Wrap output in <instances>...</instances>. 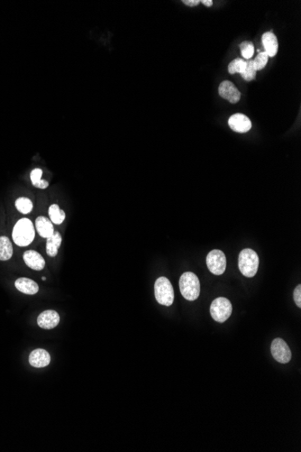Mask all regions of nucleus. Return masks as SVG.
Returning <instances> with one entry per match:
<instances>
[{
	"label": "nucleus",
	"mask_w": 301,
	"mask_h": 452,
	"mask_svg": "<svg viewBox=\"0 0 301 452\" xmlns=\"http://www.w3.org/2000/svg\"><path fill=\"white\" fill-rule=\"evenodd\" d=\"M34 236V227L30 219H20L14 225L12 238L19 247H26L30 245L32 242Z\"/></svg>",
	"instance_id": "f257e3e1"
},
{
	"label": "nucleus",
	"mask_w": 301,
	"mask_h": 452,
	"mask_svg": "<svg viewBox=\"0 0 301 452\" xmlns=\"http://www.w3.org/2000/svg\"><path fill=\"white\" fill-rule=\"evenodd\" d=\"M180 290L188 301H195L200 294V283L196 274L186 272L180 278Z\"/></svg>",
	"instance_id": "f03ea898"
},
{
	"label": "nucleus",
	"mask_w": 301,
	"mask_h": 452,
	"mask_svg": "<svg viewBox=\"0 0 301 452\" xmlns=\"http://www.w3.org/2000/svg\"><path fill=\"white\" fill-rule=\"evenodd\" d=\"M238 266L242 275L249 278L254 277L259 267V256L252 249H242L239 254Z\"/></svg>",
	"instance_id": "7ed1b4c3"
},
{
	"label": "nucleus",
	"mask_w": 301,
	"mask_h": 452,
	"mask_svg": "<svg viewBox=\"0 0 301 452\" xmlns=\"http://www.w3.org/2000/svg\"><path fill=\"white\" fill-rule=\"evenodd\" d=\"M156 301L162 305L170 306L174 301V287L166 277H159L154 283Z\"/></svg>",
	"instance_id": "20e7f679"
},
{
	"label": "nucleus",
	"mask_w": 301,
	"mask_h": 452,
	"mask_svg": "<svg viewBox=\"0 0 301 452\" xmlns=\"http://www.w3.org/2000/svg\"><path fill=\"white\" fill-rule=\"evenodd\" d=\"M233 307L228 299L218 297L212 301L210 306V313L216 321L223 323L232 314Z\"/></svg>",
	"instance_id": "39448f33"
},
{
	"label": "nucleus",
	"mask_w": 301,
	"mask_h": 452,
	"mask_svg": "<svg viewBox=\"0 0 301 452\" xmlns=\"http://www.w3.org/2000/svg\"><path fill=\"white\" fill-rule=\"evenodd\" d=\"M206 265L212 274L221 275L226 268V258L223 251L214 249L206 256Z\"/></svg>",
	"instance_id": "423d86ee"
},
{
	"label": "nucleus",
	"mask_w": 301,
	"mask_h": 452,
	"mask_svg": "<svg viewBox=\"0 0 301 452\" xmlns=\"http://www.w3.org/2000/svg\"><path fill=\"white\" fill-rule=\"evenodd\" d=\"M270 352L274 359L282 364H287L292 359V351L282 338H275L272 342Z\"/></svg>",
	"instance_id": "0eeeda50"
},
{
	"label": "nucleus",
	"mask_w": 301,
	"mask_h": 452,
	"mask_svg": "<svg viewBox=\"0 0 301 452\" xmlns=\"http://www.w3.org/2000/svg\"><path fill=\"white\" fill-rule=\"evenodd\" d=\"M218 93L220 97L228 101L232 104H236L241 99V92L238 91L234 84L229 81H224L219 85Z\"/></svg>",
	"instance_id": "6e6552de"
},
{
	"label": "nucleus",
	"mask_w": 301,
	"mask_h": 452,
	"mask_svg": "<svg viewBox=\"0 0 301 452\" xmlns=\"http://www.w3.org/2000/svg\"><path fill=\"white\" fill-rule=\"evenodd\" d=\"M230 128L236 133H246L252 128V122L246 115L234 114L228 120Z\"/></svg>",
	"instance_id": "1a4fd4ad"
},
{
	"label": "nucleus",
	"mask_w": 301,
	"mask_h": 452,
	"mask_svg": "<svg viewBox=\"0 0 301 452\" xmlns=\"http://www.w3.org/2000/svg\"><path fill=\"white\" fill-rule=\"evenodd\" d=\"M60 322V316L55 311H44L37 318V323L42 329H52L57 327Z\"/></svg>",
	"instance_id": "9d476101"
},
{
	"label": "nucleus",
	"mask_w": 301,
	"mask_h": 452,
	"mask_svg": "<svg viewBox=\"0 0 301 452\" xmlns=\"http://www.w3.org/2000/svg\"><path fill=\"white\" fill-rule=\"evenodd\" d=\"M50 354L46 349H34L29 356V364L36 368L46 367L50 364Z\"/></svg>",
	"instance_id": "9b49d317"
},
{
	"label": "nucleus",
	"mask_w": 301,
	"mask_h": 452,
	"mask_svg": "<svg viewBox=\"0 0 301 452\" xmlns=\"http://www.w3.org/2000/svg\"><path fill=\"white\" fill-rule=\"evenodd\" d=\"M23 258L26 265L32 270L41 271L46 266V260L44 259V257L34 250H28L24 252Z\"/></svg>",
	"instance_id": "f8f14e48"
},
{
	"label": "nucleus",
	"mask_w": 301,
	"mask_h": 452,
	"mask_svg": "<svg viewBox=\"0 0 301 452\" xmlns=\"http://www.w3.org/2000/svg\"><path fill=\"white\" fill-rule=\"evenodd\" d=\"M262 41L264 46L265 53L269 57H274L277 55L278 49V40L274 33L267 32L264 34Z\"/></svg>",
	"instance_id": "ddd939ff"
},
{
	"label": "nucleus",
	"mask_w": 301,
	"mask_h": 452,
	"mask_svg": "<svg viewBox=\"0 0 301 452\" xmlns=\"http://www.w3.org/2000/svg\"><path fill=\"white\" fill-rule=\"evenodd\" d=\"M36 227L37 232L42 238H50L54 233V225L52 223L50 219H47L46 217H42V216L38 217L36 219Z\"/></svg>",
	"instance_id": "4468645a"
},
{
	"label": "nucleus",
	"mask_w": 301,
	"mask_h": 452,
	"mask_svg": "<svg viewBox=\"0 0 301 452\" xmlns=\"http://www.w3.org/2000/svg\"><path fill=\"white\" fill-rule=\"evenodd\" d=\"M14 285L19 292H23L26 294L32 295V294L37 293L39 291L38 284L34 281L29 278L22 277V278L18 279L14 283Z\"/></svg>",
	"instance_id": "2eb2a0df"
},
{
	"label": "nucleus",
	"mask_w": 301,
	"mask_h": 452,
	"mask_svg": "<svg viewBox=\"0 0 301 452\" xmlns=\"http://www.w3.org/2000/svg\"><path fill=\"white\" fill-rule=\"evenodd\" d=\"M62 241V238L59 232H54L52 237L47 238V242H46L47 255L52 257L57 256Z\"/></svg>",
	"instance_id": "dca6fc26"
},
{
	"label": "nucleus",
	"mask_w": 301,
	"mask_h": 452,
	"mask_svg": "<svg viewBox=\"0 0 301 452\" xmlns=\"http://www.w3.org/2000/svg\"><path fill=\"white\" fill-rule=\"evenodd\" d=\"M13 256V247L8 237H0V261L10 260Z\"/></svg>",
	"instance_id": "f3484780"
},
{
	"label": "nucleus",
	"mask_w": 301,
	"mask_h": 452,
	"mask_svg": "<svg viewBox=\"0 0 301 452\" xmlns=\"http://www.w3.org/2000/svg\"><path fill=\"white\" fill-rule=\"evenodd\" d=\"M49 216H50V221L52 223L57 224V225L62 223L64 219L66 218L65 212H64V210H60L59 206L57 205V204H52V205L50 206V208H49Z\"/></svg>",
	"instance_id": "a211bd4d"
},
{
	"label": "nucleus",
	"mask_w": 301,
	"mask_h": 452,
	"mask_svg": "<svg viewBox=\"0 0 301 452\" xmlns=\"http://www.w3.org/2000/svg\"><path fill=\"white\" fill-rule=\"evenodd\" d=\"M42 171L41 169H34L31 173V181L34 187L39 189H46L49 186V183L46 180H42Z\"/></svg>",
	"instance_id": "6ab92c4d"
},
{
	"label": "nucleus",
	"mask_w": 301,
	"mask_h": 452,
	"mask_svg": "<svg viewBox=\"0 0 301 452\" xmlns=\"http://www.w3.org/2000/svg\"><path fill=\"white\" fill-rule=\"evenodd\" d=\"M16 207L21 213L28 214V213H30L32 211V202L28 198L21 197V198H18L16 201Z\"/></svg>",
	"instance_id": "aec40b11"
},
{
	"label": "nucleus",
	"mask_w": 301,
	"mask_h": 452,
	"mask_svg": "<svg viewBox=\"0 0 301 452\" xmlns=\"http://www.w3.org/2000/svg\"><path fill=\"white\" fill-rule=\"evenodd\" d=\"M246 61L242 59H236L232 61L228 65V73L230 74L240 73L242 74L246 68Z\"/></svg>",
	"instance_id": "412c9836"
},
{
	"label": "nucleus",
	"mask_w": 301,
	"mask_h": 452,
	"mask_svg": "<svg viewBox=\"0 0 301 452\" xmlns=\"http://www.w3.org/2000/svg\"><path fill=\"white\" fill-rule=\"evenodd\" d=\"M246 68L244 70V72L241 74L242 79L246 80V82H251L256 78V69L254 67V62L252 60L246 61Z\"/></svg>",
	"instance_id": "4be33fe9"
},
{
	"label": "nucleus",
	"mask_w": 301,
	"mask_h": 452,
	"mask_svg": "<svg viewBox=\"0 0 301 452\" xmlns=\"http://www.w3.org/2000/svg\"><path fill=\"white\" fill-rule=\"evenodd\" d=\"M240 50H241L242 57L246 60L251 59L252 55L254 54V47L252 42H242V44L240 45Z\"/></svg>",
	"instance_id": "5701e85b"
},
{
	"label": "nucleus",
	"mask_w": 301,
	"mask_h": 452,
	"mask_svg": "<svg viewBox=\"0 0 301 452\" xmlns=\"http://www.w3.org/2000/svg\"><path fill=\"white\" fill-rule=\"evenodd\" d=\"M269 61V56L265 52H262L259 55L256 56V59L254 60V64L256 67V71H260L262 69L265 68V66L268 64Z\"/></svg>",
	"instance_id": "b1692460"
},
{
	"label": "nucleus",
	"mask_w": 301,
	"mask_h": 452,
	"mask_svg": "<svg viewBox=\"0 0 301 452\" xmlns=\"http://www.w3.org/2000/svg\"><path fill=\"white\" fill-rule=\"evenodd\" d=\"M293 297H294V301L296 304V306L301 307V285L298 284L293 292Z\"/></svg>",
	"instance_id": "393cba45"
},
{
	"label": "nucleus",
	"mask_w": 301,
	"mask_h": 452,
	"mask_svg": "<svg viewBox=\"0 0 301 452\" xmlns=\"http://www.w3.org/2000/svg\"><path fill=\"white\" fill-rule=\"evenodd\" d=\"M182 3L188 7H196V6L200 4V0H183Z\"/></svg>",
	"instance_id": "a878e982"
},
{
	"label": "nucleus",
	"mask_w": 301,
	"mask_h": 452,
	"mask_svg": "<svg viewBox=\"0 0 301 452\" xmlns=\"http://www.w3.org/2000/svg\"><path fill=\"white\" fill-rule=\"evenodd\" d=\"M200 3H202L206 7H208V8L213 6V1L212 0H202V1H200Z\"/></svg>",
	"instance_id": "bb28decb"
},
{
	"label": "nucleus",
	"mask_w": 301,
	"mask_h": 452,
	"mask_svg": "<svg viewBox=\"0 0 301 452\" xmlns=\"http://www.w3.org/2000/svg\"><path fill=\"white\" fill-rule=\"evenodd\" d=\"M42 281H46V277H44V276L42 277Z\"/></svg>",
	"instance_id": "cd10ccee"
}]
</instances>
